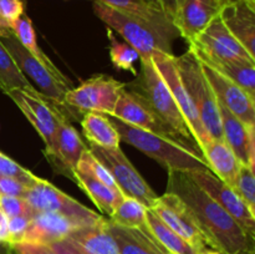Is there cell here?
<instances>
[{"label": "cell", "mask_w": 255, "mask_h": 254, "mask_svg": "<svg viewBox=\"0 0 255 254\" xmlns=\"http://www.w3.org/2000/svg\"><path fill=\"white\" fill-rule=\"evenodd\" d=\"M166 192L176 194L186 203L213 251L222 254H254V239L191 178L188 172L168 171Z\"/></svg>", "instance_id": "6da1fadb"}, {"label": "cell", "mask_w": 255, "mask_h": 254, "mask_svg": "<svg viewBox=\"0 0 255 254\" xmlns=\"http://www.w3.org/2000/svg\"><path fill=\"white\" fill-rule=\"evenodd\" d=\"M94 11L101 21L138 51L139 61L151 60L156 51L173 55L172 45L179 32L172 21H153L134 16L97 0L94 1Z\"/></svg>", "instance_id": "7a4b0ae2"}, {"label": "cell", "mask_w": 255, "mask_h": 254, "mask_svg": "<svg viewBox=\"0 0 255 254\" xmlns=\"http://www.w3.org/2000/svg\"><path fill=\"white\" fill-rule=\"evenodd\" d=\"M117 129L121 141L136 147L167 171H203L209 169L201 152L177 139L161 136L126 124L115 116H107Z\"/></svg>", "instance_id": "3957f363"}, {"label": "cell", "mask_w": 255, "mask_h": 254, "mask_svg": "<svg viewBox=\"0 0 255 254\" xmlns=\"http://www.w3.org/2000/svg\"><path fill=\"white\" fill-rule=\"evenodd\" d=\"M125 89L134 92L141 96L148 106L171 127L176 136L184 143L194 147L199 151L187 122L184 121L168 85L161 76L158 70L154 66L153 61L147 60L141 61V69L136 75V79L125 84Z\"/></svg>", "instance_id": "277c9868"}, {"label": "cell", "mask_w": 255, "mask_h": 254, "mask_svg": "<svg viewBox=\"0 0 255 254\" xmlns=\"http://www.w3.org/2000/svg\"><path fill=\"white\" fill-rule=\"evenodd\" d=\"M182 82L198 111L199 119L211 139H223L221 114L216 94L212 90L202 64L193 49L181 56H174Z\"/></svg>", "instance_id": "5b68a950"}, {"label": "cell", "mask_w": 255, "mask_h": 254, "mask_svg": "<svg viewBox=\"0 0 255 254\" xmlns=\"http://www.w3.org/2000/svg\"><path fill=\"white\" fill-rule=\"evenodd\" d=\"M7 96L15 102L27 121L36 129L45 143V156L52 167L56 164V137L57 125L62 115L69 117L70 110L55 104L50 99L40 94L37 90L16 89L7 92Z\"/></svg>", "instance_id": "8992f818"}, {"label": "cell", "mask_w": 255, "mask_h": 254, "mask_svg": "<svg viewBox=\"0 0 255 254\" xmlns=\"http://www.w3.org/2000/svg\"><path fill=\"white\" fill-rule=\"evenodd\" d=\"M0 41L2 42L5 49L11 55L12 60L16 62L20 71L26 76V79L34 85V87L40 94L54 101L55 104L70 110L65 105L64 99L66 92L71 87H74L71 81H64V80L59 79L55 74H52L45 65H42L36 57L32 56L20 44L19 40L12 34V31L5 36L0 37Z\"/></svg>", "instance_id": "52a82bcc"}, {"label": "cell", "mask_w": 255, "mask_h": 254, "mask_svg": "<svg viewBox=\"0 0 255 254\" xmlns=\"http://www.w3.org/2000/svg\"><path fill=\"white\" fill-rule=\"evenodd\" d=\"M124 89L125 82L110 75L97 74L82 81L79 86L71 87L65 95L64 102L70 110L84 114L99 112L110 116L114 114Z\"/></svg>", "instance_id": "ba28073f"}, {"label": "cell", "mask_w": 255, "mask_h": 254, "mask_svg": "<svg viewBox=\"0 0 255 254\" xmlns=\"http://www.w3.org/2000/svg\"><path fill=\"white\" fill-rule=\"evenodd\" d=\"M89 149L109 169L124 196L137 199L147 209H151L156 204L159 196L139 174L136 167L131 163L120 147L104 148V147L90 144Z\"/></svg>", "instance_id": "9c48e42d"}, {"label": "cell", "mask_w": 255, "mask_h": 254, "mask_svg": "<svg viewBox=\"0 0 255 254\" xmlns=\"http://www.w3.org/2000/svg\"><path fill=\"white\" fill-rule=\"evenodd\" d=\"M22 198L35 212H55L80 221L85 226H97L105 222V217L85 207L69 194L60 191L46 179L37 177L36 181L27 187Z\"/></svg>", "instance_id": "30bf717a"}, {"label": "cell", "mask_w": 255, "mask_h": 254, "mask_svg": "<svg viewBox=\"0 0 255 254\" xmlns=\"http://www.w3.org/2000/svg\"><path fill=\"white\" fill-rule=\"evenodd\" d=\"M151 59L156 69L158 70L161 76L166 81V84L168 85L169 91H171L172 96H173L184 121L187 122V126H188L199 151H202L204 144L211 138H209L208 133L204 129L201 119H199L198 111H197L196 106L192 102L191 97H189L188 92H187L186 87H184L183 82H182L178 70H177L176 61H174V55L156 51L152 55Z\"/></svg>", "instance_id": "8fae6325"}, {"label": "cell", "mask_w": 255, "mask_h": 254, "mask_svg": "<svg viewBox=\"0 0 255 254\" xmlns=\"http://www.w3.org/2000/svg\"><path fill=\"white\" fill-rule=\"evenodd\" d=\"M151 209L163 223H166L182 238L186 239L199 253L213 251L192 212L176 194L166 192L158 197L156 204Z\"/></svg>", "instance_id": "7c38bea8"}, {"label": "cell", "mask_w": 255, "mask_h": 254, "mask_svg": "<svg viewBox=\"0 0 255 254\" xmlns=\"http://www.w3.org/2000/svg\"><path fill=\"white\" fill-rule=\"evenodd\" d=\"M191 178L209 194L222 208L226 209L232 218L244 229L249 237L255 236V213L247 206L246 202L238 196L236 191L224 183L211 169L188 172Z\"/></svg>", "instance_id": "4fadbf2b"}, {"label": "cell", "mask_w": 255, "mask_h": 254, "mask_svg": "<svg viewBox=\"0 0 255 254\" xmlns=\"http://www.w3.org/2000/svg\"><path fill=\"white\" fill-rule=\"evenodd\" d=\"M189 47L197 56L206 60H229L236 57H251L243 45L233 36L218 16L194 39Z\"/></svg>", "instance_id": "5bb4252c"}, {"label": "cell", "mask_w": 255, "mask_h": 254, "mask_svg": "<svg viewBox=\"0 0 255 254\" xmlns=\"http://www.w3.org/2000/svg\"><path fill=\"white\" fill-rule=\"evenodd\" d=\"M110 116L117 117L121 121L138 127V128L181 141L172 131L171 127L148 106V104L141 96L127 89H124V91L121 92L114 114Z\"/></svg>", "instance_id": "9a60e30c"}, {"label": "cell", "mask_w": 255, "mask_h": 254, "mask_svg": "<svg viewBox=\"0 0 255 254\" xmlns=\"http://www.w3.org/2000/svg\"><path fill=\"white\" fill-rule=\"evenodd\" d=\"M201 64L204 75L216 94L217 100L244 124L255 127L254 97L208 64L203 61H201Z\"/></svg>", "instance_id": "2e32d148"}, {"label": "cell", "mask_w": 255, "mask_h": 254, "mask_svg": "<svg viewBox=\"0 0 255 254\" xmlns=\"http://www.w3.org/2000/svg\"><path fill=\"white\" fill-rule=\"evenodd\" d=\"M222 4L219 0H184L173 15V25L179 36L189 44L219 15Z\"/></svg>", "instance_id": "e0dca14e"}, {"label": "cell", "mask_w": 255, "mask_h": 254, "mask_svg": "<svg viewBox=\"0 0 255 254\" xmlns=\"http://www.w3.org/2000/svg\"><path fill=\"white\" fill-rule=\"evenodd\" d=\"M81 227L86 226L64 214L55 212H34L30 217V224L22 242L50 246L55 242L66 239L72 231Z\"/></svg>", "instance_id": "ac0fdd59"}, {"label": "cell", "mask_w": 255, "mask_h": 254, "mask_svg": "<svg viewBox=\"0 0 255 254\" xmlns=\"http://www.w3.org/2000/svg\"><path fill=\"white\" fill-rule=\"evenodd\" d=\"M219 17L255 59V0H233L222 6Z\"/></svg>", "instance_id": "d6986e66"}, {"label": "cell", "mask_w": 255, "mask_h": 254, "mask_svg": "<svg viewBox=\"0 0 255 254\" xmlns=\"http://www.w3.org/2000/svg\"><path fill=\"white\" fill-rule=\"evenodd\" d=\"M55 146H56L55 171L74 181V172L82 152L86 149V146L66 115H62L59 120Z\"/></svg>", "instance_id": "ffe728a7"}, {"label": "cell", "mask_w": 255, "mask_h": 254, "mask_svg": "<svg viewBox=\"0 0 255 254\" xmlns=\"http://www.w3.org/2000/svg\"><path fill=\"white\" fill-rule=\"evenodd\" d=\"M223 139L242 163L254 167V127L244 124L218 101Z\"/></svg>", "instance_id": "44dd1931"}, {"label": "cell", "mask_w": 255, "mask_h": 254, "mask_svg": "<svg viewBox=\"0 0 255 254\" xmlns=\"http://www.w3.org/2000/svg\"><path fill=\"white\" fill-rule=\"evenodd\" d=\"M106 227L119 247L120 254H168L169 252L144 227L127 228L107 218Z\"/></svg>", "instance_id": "7402d4cb"}, {"label": "cell", "mask_w": 255, "mask_h": 254, "mask_svg": "<svg viewBox=\"0 0 255 254\" xmlns=\"http://www.w3.org/2000/svg\"><path fill=\"white\" fill-rule=\"evenodd\" d=\"M201 152L212 173L228 186H233L237 173L243 163L228 143L224 139H209Z\"/></svg>", "instance_id": "603a6c76"}, {"label": "cell", "mask_w": 255, "mask_h": 254, "mask_svg": "<svg viewBox=\"0 0 255 254\" xmlns=\"http://www.w3.org/2000/svg\"><path fill=\"white\" fill-rule=\"evenodd\" d=\"M106 221L107 218L97 226L75 229L66 239L89 254H120L116 241L107 229Z\"/></svg>", "instance_id": "cb8c5ba5"}, {"label": "cell", "mask_w": 255, "mask_h": 254, "mask_svg": "<svg viewBox=\"0 0 255 254\" xmlns=\"http://www.w3.org/2000/svg\"><path fill=\"white\" fill-rule=\"evenodd\" d=\"M74 181L77 182L80 188L90 197L95 206L100 209L104 214L110 217L114 214L115 209L120 204V202L124 198V193L120 189H114L111 187L106 186L99 181L97 178L92 177L91 174L86 172L75 171Z\"/></svg>", "instance_id": "d4e9b609"}, {"label": "cell", "mask_w": 255, "mask_h": 254, "mask_svg": "<svg viewBox=\"0 0 255 254\" xmlns=\"http://www.w3.org/2000/svg\"><path fill=\"white\" fill-rule=\"evenodd\" d=\"M198 59L236 82L252 97H255V60L251 57H236L229 60Z\"/></svg>", "instance_id": "484cf974"}, {"label": "cell", "mask_w": 255, "mask_h": 254, "mask_svg": "<svg viewBox=\"0 0 255 254\" xmlns=\"http://www.w3.org/2000/svg\"><path fill=\"white\" fill-rule=\"evenodd\" d=\"M84 136L90 144L104 148H119L120 134L109 117L99 112H86L81 120Z\"/></svg>", "instance_id": "4316f807"}, {"label": "cell", "mask_w": 255, "mask_h": 254, "mask_svg": "<svg viewBox=\"0 0 255 254\" xmlns=\"http://www.w3.org/2000/svg\"><path fill=\"white\" fill-rule=\"evenodd\" d=\"M11 31L12 34L15 35V37L19 40L20 44H21L32 56L36 57L42 65H45L52 74H55L59 79L64 80V81H70V80L57 69L56 65L49 59V56H47L46 54H44V51L40 49L39 44H37L34 25H32L31 19H30L25 12L11 25Z\"/></svg>", "instance_id": "83f0119b"}, {"label": "cell", "mask_w": 255, "mask_h": 254, "mask_svg": "<svg viewBox=\"0 0 255 254\" xmlns=\"http://www.w3.org/2000/svg\"><path fill=\"white\" fill-rule=\"evenodd\" d=\"M146 224L154 238L169 252L173 254H201L193 246L182 238L179 234L172 231L166 223L159 219V217L152 209H147Z\"/></svg>", "instance_id": "f1b7e54d"}, {"label": "cell", "mask_w": 255, "mask_h": 254, "mask_svg": "<svg viewBox=\"0 0 255 254\" xmlns=\"http://www.w3.org/2000/svg\"><path fill=\"white\" fill-rule=\"evenodd\" d=\"M110 7L153 21H172L161 0H97ZM173 22V21H172Z\"/></svg>", "instance_id": "f546056e"}, {"label": "cell", "mask_w": 255, "mask_h": 254, "mask_svg": "<svg viewBox=\"0 0 255 254\" xmlns=\"http://www.w3.org/2000/svg\"><path fill=\"white\" fill-rule=\"evenodd\" d=\"M26 89L36 90L34 85L20 71L16 62L12 60L2 42L0 41V90L7 94L11 90Z\"/></svg>", "instance_id": "4dcf8cb0"}, {"label": "cell", "mask_w": 255, "mask_h": 254, "mask_svg": "<svg viewBox=\"0 0 255 254\" xmlns=\"http://www.w3.org/2000/svg\"><path fill=\"white\" fill-rule=\"evenodd\" d=\"M146 214L147 208L141 202L125 196L109 219L119 226L136 228L146 226Z\"/></svg>", "instance_id": "1f68e13d"}, {"label": "cell", "mask_w": 255, "mask_h": 254, "mask_svg": "<svg viewBox=\"0 0 255 254\" xmlns=\"http://www.w3.org/2000/svg\"><path fill=\"white\" fill-rule=\"evenodd\" d=\"M107 36H109L110 41V59H111L114 66L120 70L131 72L133 76H136L138 71L134 65L139 60L138 51L132 47L128 42L120 41L110 27L107 29Z\"/></svg>", "instance_id": "d6a6232c"}, {"label": "cell", "mask_w": 255, "mask_h": 254, "mask_svg": "<svg viewBox=\"0 0 255 254\" xmlns=\"http://www.w3.org/2000/svg\"><path fill=\"white\" fill-rule=\"evenodd\" d=\"M77 171L81 172H86V173L91 174L92 177L97 178L99 181H101L102 183H105L106 186L111 187L114 189H120L117 187L116 181L114 179L112 174L110 173L109 169L94 156L91 151L89 149V147H86L84 152H82L81 157L79 159V163H77L76 167ZM75 169V171H76Z\"/></svg>", "instance_id": "836d02e7"}, {"label": "cell", "mask_w": 255, "mask_h": 254, "mask_svg": "<svg viewBox=\"0 0 255 254\" xmlns=\"http://www.w3.org/2000/svg\"><path fill=\"white\" fill-rule=\"evenodd\" d=\"M232 188L247 203V206L254 212L255 208V174L254 167L249 164H242L237 173Z\"/></svg>", "instance_id": "e575fe53"}, {"label": "cell", "mask_w": 255, "mask_h": 254, "mask_svg": "<svg viewBox=\"0 0 255 254\" xmlns=\"http://www.w3.org/2000/svg\"><path fill=\"white\" fill-rule=\"evenodd\" d=\"M0 177H12L24 183L26 187H30L35 181L37 179V176L29 171V169L24 168L12 161L10 157L0 152Z\"/></svg>", "instance_id": "d590c367"}, {"label": "cell", "mask_w": 255, "mask_h": 254, "mask_svg": "<svg viewBox=\"0 0 255 254\" xmlns=\"http://www.w3.org/2000/svg\"><path fill=\"white\" fill-rule=\"evenodd\" d=\"M0 211L7 218L17 216L31 217V214L35 212L22 197L14 196H0Z\"/></svg>", "instance_id": "8d00e7d4"}, {"label": "cell", "mask_w": 255, "mask_h": 254, "mask_svg": "<svg viewBox=\"0 0 255 254\" xmlns=\"http://www.w3.org/2000/svg\"><path fill=\"white\" fill-rule=\"evenodd\" d=\"M24 0H0V17L11 25L24 14Z\"/></svg>", "instance_id": "74e56055"}, {"label": "cell", "mask_w": 255, "mask_h": 254, "mask_svg": "<svg viewBox=\"0 0 255 254\" xmlns=\"http://www.w3.org/2000/svg\"><path fill=\"white\" fill-rule=\"evenodd\" d=\"M30 224L29 216H17L9 218V246L24 241V236Z\"/></svg>", "instance_id": "f35d334b"}, {"label": "cell", "mask_w": 255, "mask_h": 254, "mask_svg": "<svg viewBox=\"0 0 255 254\" xmlns=\"http://www.w3.org/2000/svg\"><path fill=\"white\" fill-rule=\"evenodd\" d=\"M27 187L12 177H0V196L24 197Z\"/></svg>", "instance_id": "ab89813d"}, {"label": "cell", "mask_w": 255, "mask_h": 254, "mask_svg": "<svg viewBox=\"0 0 255 254\" xmlns=\"http://www.w3.org/2000/svg\"><path fill=\"white\" fill-rule=\"evenodd\" d=\"M10 248L15 252V254H57L52 251L50 246L37 243H27V242H20V243L12 244Z\"/></svg>", "instance_id": "60d3db41"}, {"label": "cell", "mask_w": 255, "mask_h": 254, "mask_svg": "<svg viewBox=\"0 0 255 254\" xmlns=\"http://www.w3.org/2000/svg\"><path fill=\"white\" fill-rule=\"evenodd\" d=\"M52 251L56 252L57 254H89L86 252L81 251L79 247L75 246L74 243L69 241V239H62V241L55 242V243L50 244Z\"/></svg>", "instance_id": "b9f144b4"}, {"label": "cell", "mask_w": 255, "mask_h": 254, "mask_svg": "<svg viewBox=\"0 0 255 254\" xmlns=\"http://www.w3.org/2000/svg\"><path fill=\"white\" fill-rule=\"evenodd\" d=\"M9 218L0 211V243H9Z\"/></svg>", "instance_id": "7bdbcfd3"}, {"label": "cell", "mask_w": 255, "mask_h": 254, "mask_svg": "<svg viewBox=\"0 0 255 254\" xmlns=\"http://www.w3.org/2000/svg\"><path fill=\"white\" fill-rule=\"evenodd\" d=\"M162 5H163L164 10L168 14V16L171 19H173L174 12L177 11V9L179 7V5L184 1V0H161Z\"/></svg>", "instance_id": "ee69618b"}, {"label": "cell", "mask_w": 255, "mask_h": 254, "mask_svg": "<svg viewBox=\"0 0 255 254\" xmlns=\"http://www.w3.org/2000/svg\"><path fill=\"white\" fill-rule=\"evenodd\" d=\"M11 32V27L9 26V25L6 24V22L4 21V20L0 17V37L5 36V35L10 34Z\"/></svg>", "instance_id": "f6af8a7d"}, {"label": "cell", "mask_w": 255, "mask_h": 254, "mask_svg": "<svg viewBox=\"0 0 255 254\" xmlns=\"http://www.w3.org/2000/svg\"><path fill=\"white\" fill-rule=\"evenodd\" d=\"M201 254H222L219 253V252H216V251H207V252H203V253Z\"/></svg>", "instance_id": "bcb514c9"}, {"label": "cell", "mask_w": 255, "mask_h": 254, "mask_svg": "<svg viewBox=\"0 0 255 254\" xmlns=\"http://www.w3.org/2000/svg\"><path fill=\"white\" fill-rule=\"evenodd\" d=\"M231 1H233V0H219V2L222 4V6H223V5H226V4H228V2H231Z\"/></svg>", "instance_id": "7dc6e473"}, {"label": "cell", "mask_w": 255, "mask_h": 254, "mask_svg": "<svg viewBox=\"0 0 255 254\" xmlns=\"http://www.w3.org/2000/svg\"><path fill=\"white\" fill-rule=\"evenodd\" d=\"M168 254H173V253H168Z\"/></svg>", "instance_id": "c3c4849f"}, {"label": "cell", "mask_w": 255, "mask_h": 254, "mask_svg": "<svg viewBox=\"0 0 255 254\" xmlns=\"http://www.w3.org/2000/svg\"><path fill=\"white\" fill-rule=\"evenodd\" d=\"M92 1H95V0H92Z\"/></svg>", "instance_id": "681fc988"}]
</instances>
